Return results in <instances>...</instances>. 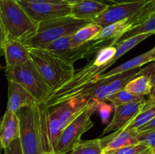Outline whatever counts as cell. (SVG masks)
Segmentation results:
<instances>
[{"mask_svg": "<svg viewBox=\"0 0 155 154\" xmlns=\"http://www.w3.org/2000/svg\"><path fill=\"white\" fill-rule=\"evenodd\" d=\"M30 59L52 92L68 82L75 73L74 64L42 48H30Z\"/></svg>", "mask_w": 155, "mask_h": 154, "instance_id": "cell-1", "label": "cell"}, {"mask_svg": "<svg viewBox=\"0 0 155 154\" xmlns=\"http://www.w3.org/2000/svg\"><path fill=\"white\" fill-rule=\"evenodd\" d=\"M92 22L90 20L78 19L72 15L41 22L38 24L36 33L22 42L29 48L44 49L51 42L74 34L80 28Z\"/></svg>", "mask_w": 155, "mask_h": 154, "instance_id": "cell-2", "label": "cell"}, {"mask_svg": "<svg viewBox=\"0 0 155 154\" xmlns=\"http://www.w3.org/2000/svg\"><path fill=\"white\" fill-rule=\"evenodd\" d=\"M0 17L6 35V42L30 37L37 30L36 22L30 18L18 0H0Z\"/></svg>", "mask_w": 155, "mask_h": 154, "instance_id": "cell-3", "label": "cell"}, {"mask_svg": "<svg viewBox=\"0 0 155 154\" xmlns=\"http://www.w3.org/2000/svg\"><path fill=\"white\" fill-rule=\"evenodd\" d=\"M5 75L8 81L15 82L25 88L39 103L45 102L52 93L31 59L18 66H5Z\"/></svg>", "mask_w": 155, "mask_h": 154, "instance_id": "cell-4", "label": "cell"}, {"mask_svg": "<svg viewBox=\"0 0 155 154\" xmlns=\"http://www.w3.org/2000/svg\"><path fill=\"white\" fill-rule=\"evenodd\" d=\"M99 105L96 103L89 104L81 114L63 130L58 143L55 154L68 153L80 143L82 135L94 126L91 117Z\"/></svg>", "mask_w": 155, "mask_h": 154, "instance_id": "cell-5", "label": "cell"}, {"mask_svg": "<svg viewBox=\"0 0 155 154\" xmlns=\"http://www.w3.org/2000/svg\"><path fill=\"white\" fill-rule=\"evenodd\" d=\"M30 18L36 24L71 15V5L64 4H32L18 1Z\"/></svg>", "mask_w": 155, "mask_h": 154, "instance_id": "cell-6", "label": "cell"}, {"mask_svg": "<svg viewBox=\"0 0 155 154\" xmlns=\"http://www.w3.org/2000/svg\"><path fill=\"white\" fill-rule=\"evenodd\" d=\"M146 1L147 0H139L124 4L109 5L104 11L94 18L92 22L104 27L111 24L127 19L141 8Z\"/></svg>", "mask_w": 155, "mask_h": 154, "instance_id": "cell-7", "label": "cell"}, {"mask_svg": "<svg viewBox=\"0 0 155 154\" xmlns=\"http://www.w3.org/2000/svg\"><path fill=\"white\" fill-rule=\"evenodd\" d=\"M146 99L135 101L114 107V114L111 121L102 132V135L110 131L124 129L144 108Z\"/></svg>", "mask_w": 155, "mask_h": 154, "instance_id": "cell-8", "label": "cell"}, {"mask_svg": "<svg viewBox=\"0 0 155 154\" xmlns=\"http://www.w3.org/2000/svg\"><path fill=\"white\" fill-rule=\"evenodd\" d=\"M37 102L34 97L19 83L8 81V110L17 113L21 109L31 107Z\"/></svg>", "mask_w": 155, "mask_h": 154, "instance_id": "cell-9", "label": "cell"}, {"mask_svg": "<svg viewBox=\"0 0 155 154\" xmlns=\"http://www.w3.org/2000/svg\"><path fill=\"white\" fill-rule=\"evenodd\" d=\"M138 133L139 131L136 128L119 130L114 131L107 137L100 138L104 149V152L139 143L137 138Z\"/></svg>", "mask_w": 155, "mask_h": 154, "instance_id": "cell-10", "label": "cell"}, {"mask_svg": "<svg viewBox=\"0 0 155 154\" xmlns=\"http://www.w3.org/2000/svg\"><path fill=\"white\" fill-rule=\"evenodd\" d=\"M20 119L18 114L6 109L0 121V144L2 149L19 137Z\"/></svg>", "mask_w": 155, "mask_h": 154, "instance_id": "cell-11", "label": "cell"}, {"mask_svg": "<svg viewBox=\"0 0 155 154\" xmlns=\"http://www.w3.org/2000/svg\"><path fill=\"white\" fill-rule=\"evenodd\" d=\"M6 66L23 64L30 60V48L21 40L7 41L3 48Z\"/></svg>", "mask_w": 155, "mask_h": 154, "instance_id": "cell-12", "label": "cell"}, {"mask_svg": "<svg viewBox=\"0 0 155 154\" xmlns=\"http://www.w3.org/2000/svg\"><path fill=\"white\" fill-rule=\"evenodd\" d=\"M107 7V5L97 0H83L71 5V15L78 19L92 21Z\"/></svg>", "mask_w": 155, "mask_h": 154, "instance_id": "cell-13", "label": "cell"}, {"mask_svg": "<svg viewBox=\"0 0 155 154\" xmlns=\"http://www.w3.org/2000/svg\"><path fill=\"white\" fill-rule=\"evenodd\" d=\"M151 62H155V46L150 51L140 54V55L137 56L134 58L130 59V60H127V62L117 66L114 69H111V70L108 71L105 73H103L100 76L99 80L102 79L108 78L112 75H118V74L125 72L127 71L131 70V69L140 68L143 65L147 64L148 63H151Z\"/></svg>", "mask_w": 155, "mask_h": 154, "instance_id": "cell-14", "label": "cell"}, {"mask_svg": "<svg viewBox=\"0 0 155 154\" xmlns=\"http://www.w3.org/2000/svg\"><path fill=\"white\" fill-rule=\"evenodd\" d=\"M130 30H131V26L129 24L127 18L103 27L94 40H114L113 46H114L117 39Z\"/></svg>", "mask_w": 155, "mask_h": 154, "instance_id": "cell-15", "label": "cell"}, {"mask_svg": "<svg viewBox=\"0 0 155 154\" xmlns=\"http://www.w3.org/2000/svg\"><path fill=\"white\" fill-rule=\"evenodd\" d=\"M103 27L95 23H89L71 36V45L72 48L81 46L94 39L101 31Z\"/></svg>", "mask_w": 155, "mask_h": 154, "instance_id": "cell-16", "label": "cell"}, {"mask_svg": "<svg viewBox=\"0 0 155 154\" xmlns=\"http://www.w3.org/2000/svg\"><path fill=\"white\" fill-rule=\"evenodd\" d=\"M155 117V102L148 100L142 111L124 128V129H139ZM121 129V130H124Z\"/></svg>", "mask_w": 155, "mask_h": 154, "instance_id": "cell-17", "label": "cell"}, {"mask_svg": "<svg viewBox=\"0 0 155 154\" xmlns=\"http://www.w3.org/2000/svg\"><path fill=\"white\" fill-rule=\"evenodd\" d=\"M124 88L135 95H149L151 91V81L146 75H137L130 80Z\"/></svg>", "mask_w": 155, "mask_h": 154, "instance_id": "cell-18", "label": "cell"}, {"mask_svg": "<svg viewBox=\"0 0 155 154\" xmlns=\"http://www.w3.org/2000/svg\"><path fill=\"white\" fill-rule=\"evenodd\" d=\"M145 33H154L155 34V13L153 14L148 19H147L145 22L141 24L140 25L133 27V29L124 33L122 36H120L117 39L114 46L119 45L120 42H124L126 39L138 36V35L145 34Z\"/></svg>", "mask_w": 155, "mask_h": 154, "instance_id": "cell-19", "label": "cell"}, {"mask_svg": "<svg viewBox=\"0 0 155 154\" xmlns=\"http://www.w3.org/2000/svg\"><path fill=\"white\" fill-rule=\"evenodd\" d=\"M68 154H104L101 139L80 140Z\"/></svg>", "mask_w": 155, "mask_h": 154, "instance_id": "cell-20", "label": "cell"}, {"mask_svg": "<svg viewBox=\"0 0 155 154\" xmlns=\"http://www.w3.org/2000/svg\"><path fill=\"white\" fill-rule=\"evenodd\" d=\"M145 99V96H139V95H133V94L127 91L124 88H123L121 90L114 93L110 96H109L107 98V101H110L114 106V107H118V106L129 104V103L142 101V100Z\"/></svg>", "mask_w": 155, "mask_h": 154, "instance_id": "cell-21", "label": "cell"}, {"mask_svg": "<svg viewBox=\"0 0 155 154\" xmlns=\"http://www.w3.org/2000/svg\"><path fill=\"white\" fill-rule=\"evenodd\" d=\"M71 36L72 35L60 38V39L48 44L44 49L59 57L72 48L71 45Z\"/></svg>", "mask_w": 155, "mask_h": 154, "instance_id": "cell-22", "label": "cell"}, {"mask_svg": "<svg viewBox=\"0 0 155 154\" xmlns=\"http://www.w3.org/2000/svg\"><path fill=\"white\" fill-rule=\"evenodd\" d=\"M148 148V146H145V144L139 143L137 144L130 145V146H124V147L107 151L104 152H108L110 154H139Z\"/></svg>", "mask_w": 155, "mask_h": 154, "instance_id": "cell-23", "label": "cell"}, {"mask_svg": "<svg viewBox=\"0 0 155 154\" xmlns=\"http://www.w3.org/2000/svg\"><path fill=\"white\" fill-rule=\"evenodd\" d=\"M138 75H146L150 79L151 84V91L148 95L149 101H154L155 99V62L151 65L145 66L144 69H141Z\"/></svg>", "mask_w": 155, "mask_h": 154, "instance_id": "cell-24", "label": "cell"}, {"mask_svg": "<svg viewBox=\"0 0 155 154\" xmlns=\"http://www.w3.org/2000/svg\"><path fill=\"white\" fill-rule=\"evenodd\" d=\"M137 138L139 143H143L148 148L153 149L155 147V129L139 131Z\"/></svg>", "mask_w": 155, "mask_h": 154, "instance_id": "cell-25", "label": "cell"}, {"mask_svg": "<svg viewBox=\"0 0 155 154\" xmlns=\"http://www.w3.org/2000/svg\"><path fill=\"white\" fill-rule=\"evenodd\" d=\"M3 150H4V154H23L19 137L14 140L8 146L5 147Z\"/></svg>", "mask_w": 155, "mask_h": 154, "instance_id": "cell-26", "label": "cell"}, {"mask_svg": "<svg viewBox=\"0 0 155 154\" xmlns=\"http://www.w3.org/2000/svg\"><path fill=\"white\" fill-rule=\"evenodd\" d=\"M23 2L32 3V4H44V3H51V4H64L66 3L63 0H18Z\"/></svg>", "mask_w": 155, "mask_h": 154, "instance_id": "cell-27", "label": "cell"}, {"mask_svg": "<svg viewBox=\"0 0 155 154\" xmlns=\"http://www.w3.org/2000/svg\"><path fill=\"white\" fill-rule=\"evenodd\" d=\"M99 109L101 118H102L103 120L106 121V119L108 118L109 115H110V113L111 112V108H110V106L103 102L99 105Z\"/></svg>", "mask_w": 155, "mask_h": 154, "instance_id": "cell-28", "label": "cell"}, {"mask_svg": "<svg viewBox=\"0 0 155 154\" xmlns=\"http://www.w3.org/2000/svg\"><path fill=\"white\" fill-rule=\"evenodd\" d=\"M97 1L100 2L109 6V5H114L132 2H136V1H139V0H97Z\"/></svg>", "mask_w": 155, "mask_h": 154, "instance_id": "cell-29", "label": "cell"}, {"mask_svg": "<svg viewBox=\"0 0 155 154\" xmlns=\"http://www.w3.org/2000/svg\"><path fill=\"white\" fill-rule=\"evenodd\" d=\"M6 35L5 33L4 27H3L1 17H0V52L2 51H3V48H4V45L6 42ZM1 54V53H0Z\"/></svg>", "mask_w": 155, "mask_h": 154, "instance_id": "cell-30", "label": "cell"}, {"mask_svg": "<svg viewBox=\"0 0 155 154\" xmlns=\"http://www.w3.org/2000/svg\"><path fill=\"white\" fill-rule=\"evenodd\" d=\"M155 129V117L154 119H151L150 122L144 125L143 126L141 127L140 128L138 129L139 131H148V130H153Z\"/></svg>", "mask_w": 155, "mask_h": 154, "instance_id": "cell-31", "label": "cell"}, {"mask_svg": "<svg viewBox=\"0 0 155 154\" xmlns=\"http://www.w3.org/2000/svg\"><path fill=\"white\" fill-rule=\"evenodd\" d=\"M63 1L71 5H74V4H76V3H77V2H80L83 1V0H63Z\"/></svg>", "mask_w": 155, "mask_h": 154, "instance_id": "cell-32", "label": "cell"}, {"mask_svg": "<svg viewBox=\"0 0 155 154\" xmlns=\"http://www.w3.org/2000/svg\"><path fill=\"white\" fill-rule=\"evenodd\" d=\"M139 154H154V153H153L152 149H151V148H148V149H146L145 151H143V152H141V153Z\"/></svg>", "mask_w": 155, "mask_h": 154, "instance_id": "cell-33", "label": "cell"}, {"mask_svg": "<svg viewBox=\"0 0 155 154\" xmlns=\"http://www.w3.org/2000/svg\"><path fill=\"white\" fill-rule=\"evenodd\" d=\"M42 154H55L54 152H49V151H44Z\"/></svg>", "mask_w": 155, "mask_h": 154, "instance_id": "cell-34", "label": "cell"}, {"mask_svg": "<svg viewBox=\"0 0 155 154\" xmlns=\"http://www.w3.org/2000/svg\"><path fill=\"white\" fill-rule=\"evenodd\" d=\"M152 150H153V153H154V154H155V147L154 148V149H152Z\"/></svg>", "mask_w": 155, "mask_h": 154, "instance_id": "cell-35", "label": "cell"}, {"mask_svg": "<svg viewBox=\"0 0 155 154\" xmlns=\"http://www.w3.org/2000/svg\"><path fill=\"white\" fill-rule=\"evenodd\" d=\"M2 148L1 144H0V153H1V150H2Z\"/></svg>", "mask_w": 155, "mask_h": 154, "instance_id": "cell-36", "label": "cell"}, {"mask_svg": "<svg viewBox=\"0 0 155 154\" xmlns=\"http://www.w3.org/2000/svg\"><path fill=\"white\" fill-rule=\"evenodd\" d=\"M104 154H110V153H108V152H104Z\"/></svg>", "mask_w": 155, "mask_h": 154, "instance_id": "cell-37", "label": "cell"}, {"mask_svg": "<svg viewBox=\"0 0 155 154\" xmlns=\"http://www.w3.org/2000/svg\"><path fill=\"white\" fill-rule=\"evenodd\" d=\"M0 55H1V54H0ZM0 69H1V65H0Z\"/></svg>", "mask_w": 155, "mask_h": 154, "instance_id": "cell-38", "label": "cell"}, {"mask_svg": "<svg viewBox=\"0 0 155 154\" xmlns=\"http://www.w3.org/2000/svg\"><path fill=\"white\" fill-rule=\"evenodd\" d=\"M155 101V99L154 100V101Z\"/></svg>", "mask_w": 155, "mask_h": 154, "instance_id": "cell-39", "label": "cell"}, {"mask_svg": "<svg viewBox=\"0 0 155 154\" xmlns=\"http://www.w3.org/2000/svg\"><path fill=\"white\" fill-rule=\"evenodd\" d=\"M154 102H155V101H154Z\"/></svg>", "mask_w": 155, "mask_h": 154, "instance_id": "cell-40", "label": "cell"}, {"mask_svg": "<svg viewBox=\"0 0 155 154\" xmlns=\"http://www.w3.org/2000/svg\"><path fill=\"white\" fill-rule=\"evenodd\" d=\"M0 154H2V153H0Z\"/></svg>", "mask_w": 155, "mask_h": 154, "instance_id": "cell-41", "label": "cell"}]
</instances>
